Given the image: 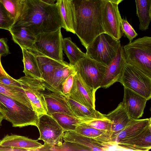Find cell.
I'll return each mask as SVG.
<instances>
[{
  "mask_svg": "<svg viewBox=\"0 0 151 151\" xmlns=\"http://www.w3.org/2000/svg\"><path fill=\"white\" fill-rule=\"evenodd\" d=\"M14 23L25 27L35 37L63 27L56 4H50L41 0H25L22 12Z\"/></svg>",
  "mask_w": 151,
  "mask_h": 151,
  "instance_id": "cell-1",
  "label": "cell"
},
{
  "mask_svg": "<svg viewBox=\"0 0 151 151\" xmlns=\"http://www.w3.org/2000/svg\"><path fill=\"white\" fill-rule=\"evenodd\" d=\"M76 19L75 34L86 48L100 34L106 33L102 21L104 0H71Z\"/></svg>",
  "mask_w": 151,
  "mask_h": 151,
  "instance_id": "cell-2",
  "label": "cell"
},
{
  "mask_svg": "<svg viewBox=\"0 0 151 151\" xmlns=\"http://www.w3.org/2000/svg\"><path fill=\"white\" fill-rule=\"evenodd\" d=\"M0 111L4 119L14 127L37 126L38 117L33 109L23 104L0 93Z\"/></svg>",
  "mask_w": 151,
  "mask_h": 151,
  "instance_id": "cell-3",
  "label": "cell"
},
{
  "mask_svg": "<svg viewBox=\"0 0 151 151\" xmlns=\"http://www.w3.org/2000/svg\"><path fill=\"white\" fill-rule=\"evenodd\" d=\"M123 48L126 62L151 78V37L139 38Z\"/></svg>",
  "mask_w": 151,
  "mask_h": 151,
  "instance_id": "cell-4",
  "label": "cell"
},
{
  "mask_svg": "<svg viewBox=\"0 0 151 151\" xmlns=\"http://www.w3.org/2000/svg\"><path fill=\"white\" fill-rule=\"evenodd\" d=\"M120 45L119 40L103 33L97 36L87 47L86 55L107 66L116 56Z\"/></svg>",
  "mask_w": 151,
  "mask_h": 151,
  "instance_id": "cell-5",
  "label": "cell"
},
{
  "mask_svg": "<svg viewBox=\"0 0 151 151\" xmlns=\"http://www.w3.org/2000/svg\"><path fill=\"white\" fill-rule=\"evenodd\" d=\"M119 82L127 88L146 98L151 97V78L126 62Z\"/></svg>",
  "mask_w": 151,
  "mask_h": 151,
  "instance_id": "cell-6",
  "label": "cell"
},
{
  "mask_svg": "<svg viewBox=\"0 0 151 151\" xmlns=\"http://www.w3.org/2000/svg\"><path fill=\"white\" fill-rule=\"evenodd\" d=\"M61 29L60 28L55 31L37 35L32 50L54 60L63 61L62 47L63 38Z\"/></svg>",
  "mask_w": 151,
  "mask_h": 151,
  "instance_id": "cell-7",
  "label": "cell"
},
{
  "mask_svg": "<svg viewBox=\"0 0 151 151\" xmlns=\"http://www.w3.org/2000/svg\"><path fill=\"white\" fill-rule=\"evenodd\" d=\"M17 80L21 84L33 109L38 117L47 114L46 103L42 93L46 89L42 81L27 75Z\"/></svg>",
  "mask_w": 151,
  "mask_h": 151,
  "instance_id": "cell-8",
  "label": "cell"
},
{
  "mask_svg": "<svg viewBox=\"0 0 151 151\" xmlns=\"http://www.w3.org/2000/svg\"><path fill=\"white\" fill-rule=\"evenodd\" d=\"M37 127L40 134L38 140H41L44 142L43 147H60L63 145L65 132L51 116L45 114L39 116Z\"/></svg>",
  "mask_w": 151,
  "mask_h": 151,
  "instance_id": "cell-9",
  "label": "cell"
},
{
  "mask_svg": "<svg viewBox=\"0 0 151 151\" xmlns=\"http://www.w3.org/2000/svg\"><path fill=\"white\" fill-rule=\"evenodd\" d=\"M106 67L86 56L75 66L76 71L82 80L96 92L100 88Z\"/></svg>",
  "mask_w": 151,
  "mask_h": 151,
  "instance_id": "cell-10",
  "label": "cell"
},
{
  "mask_svg": "<svg viewBox=\"0 0 151 151\" xmlns=\"http://www.w3.org/2000/svg\"><path fill=\"white\" fill-rule=\"evenodd\" d=\"M118 4L105 0L102 12V21L106 33L119 40L122 37L120 22L122 19Z\"/></svg>",
  "mask_w": 151,
  "mask_h": 151,
  "instance_id": "cell-11",
  "label": "cell"
},
{
  "mask_svg": "<svg viewBox=\"0 0 151 151\" xmlns=\"http://www.w3.org/2000/svg\"><path fill=\"white\" fill-rule=\"evenodd\" d=\"M95 92L76 72L69 96L68 97L89 108L95 109Z\"/></svg>",
  "mask_w": 151,
  "mask_h": 151,
  "instance_id": "cell-12",
  "label": "cell"
},
{
  "mask_svg": "<svg viewBox=\"0 0 151 151\" xmlns=\"http://www.w3.org/2000/svg\"><path fill=\"white\" fill-rule=\"evenodd\" d=\"M126 60L123 46H119L116 56L107 66L100 88H107L119 82L124 70Z\"/></svg>",
  "mask_w": 151,
  "mask_h": 151,
  "instance_id": "cell-13",
  "label": "cell"
},
{
  "mask_svg": "<svg viewBox=\"0 0 151 151\" xmlns=\"http://www.w3.org/2000/svg\"><path fill=\"white\" fill-rule=\"evenodd\" d=\"M63 139L65 143H70L83 147L89 151L109 150L114 147L111 143H104L93 138L86 137L73 131L65 132Z\"/></svg>",
  "mask_w": 151,
  "mask_h": 151,
  "instance_id": "cell-14",
  "label": "cell"
},
{
  "mask_svg": "<svg viewBox=\"0 0 151 151\" xmlns=\"http://www.w3.org/2000/svg\"><path fill=\"white\" fill-rule=\"evenodd\" d=\"M147 100L145 98L124 87V95L122 104L132 119L141 117Z\"/></svg>",
  "mask_w": 151,
  "mask_h": 151,
  "instance_id": "cell-15",
  "label": "cell"
},
{
  "mask_svg": "<svg viewBox=\"0 0 151 151\" xmlns=\"http://www.w3.org/2000/svg\"><path fill=\"white\" fill-rule=\"evenodd\" d=\"M116 146L130 150L149 151L151 149V124L135 136L117 143Z\"/></svg>",
  "mask_w": 151,
  "mask_h": 151,
  "instance_id": "cell-16",
  "label": "cell"
},
{
  "mask_svg": "<svg viewBox=\"0 0 151 151\" xmlns=\"http://www.w3.org/2000/svg\"><path fill=\"white\" fill-rule=\"evenodd\" d=\"M42 92L46 102L48 114L59 113L75 116L72 111L67 97L59 94Z\"/></svg>",
  "mask_w": 151,
  "mask_h": 151,
  "instance_id": "cell-17",
  "label": "cell"
},
{
  "mask_svg": "<svg viewBox=\"0 0 151 151\" xmlns=\"http://www.w3.org/2000/svg\"><path fill=\"white\" fill-rule=\"evenodd\" d=\"M35 55L42 81L45 86L48 83L53 72L59 67L68 63L54 60L45 56L36 50H29Z\"/></svg>",
  "mask_w": 151,
  "mask_h": 151,
  "instance_id": "cell-18",
  "label": "cell"
},
{
  "mask_svg": "<svg viewBox=\"0 0 151 151\" xmlns=\"http://www.w3.org/2000/svg\"><path fill=\"white\" fill-rule=\"evenodd\" d=\"M0 146L24 149L26 151L39 150L43 145L27 137L15 134H7L0 140Z\"/></svg>",
  "mask_w": 151,
  "mask_h": 151,
  "instance_id": "cell-19",
  "label": "cell"
},
{
  "mask_svg": "<svg viewBox=\"0 0 151 151\" xmlns=\"http://www.w3.org/2000/svg\"><path fill=\"white\" fill-rule=\"evenodd\" d=\"M76 72L75 66L68 63L59 67L53 72L48 83L45 86L46 89L49 92L64 95L62 91V83L69 75Z\"/></svg>",
  "mask_w": 151,
  "mask_h": 151,
  "instance_id": "cell-20",
  "label": "cell"
},
{
  "mask_svg": "<svg viewBox=\"0 0 151 151\" xmlns=\"http://www.w3.org/2000/svg\"><path fill=\"white\" fill-rule=\"evenodd\" d=\"M104 116L112 122V140L116 135L129 124L132 119L122 102L115 109L107 114H104Z\"/></svg>",
  "mask_w": 151,
  "mask_h": 151,
  "instance_id": "cell-21",
  "label": "cell"
},
{
  "mask_svg": "<svg viewBox=\"0 0 151 151\" xmlns=\"http://www.w3.org/2000/svg\"><path fill=\"white\" fill-rule=\"evenodd\" d=\"M63 22V28L75 34L76 19L74 5L71 0H57L56 3Z\"/></svg>",
  "mask_w": 151,
  "mask_h": 151,
  "instance_id": "cell-22",
  "label": "cell"
},
{
  "mask_svg": "<svg viewBox=\"0 0 151 151\" xmlns=\"http://www.w3.org/2000/svg\"><path fill=\"white\" fill-rule=\"evenodd\" d=\"M14 42L21 48L28 50L33 49L36 37L23 26L14 23L9 30Z\"/></svg>",
  "mask_w": 151,
  "mask_h": 151,
  "instance_id": "cell-23",
  "label": "cell"
},
{
  "mask_svg": "<svg viewBox=\"0 0 151 151\" xmlns=\"http://www.w3.org/2000/svg\"><path fill=\"white\" fill-rule=\"evenodd\" d=\"M151 124V118L141 119H132L129 124L113 139L116 143L137 134Z\"/></svg>",
  "mask_w": 151,
  "mask_h": 151,
  "instance_id": "cell-24",
  "label": "cell"
},
{
  "mask_svg": "<svg viewBox=\"0 0 151 151\" xmlns=\"http://www.w3.org/2000/svg\"><path fill=\"white\" fill-rule=\"evenodd\" d=\"M74 131L83 135L102 142L113 143L116 145V143L112 140L111 132L96 129L86 123L79 125L76 127Z\"/></svg>",
  "mask_w": 151,
  "mask_h": 151,
  "instance_id": "cell-25",
  "label": "cell"
},
{
  "mask_svg": "<svg viewBox=\"0 0 151 151\" xmlns=\"http://www.w3.org/2000/svg\"><path fill=\"white\" fill-rule=\"evenodd\" d=\"M61 126L65 132L66 131H74L76 127L79 125L86 123L96 119L79 117L66 114L55 113L51 114Z\"/></svg>",
  "mask_w": 151,
  "mask_h": 151,
  "instance_id": "cell-26",
  "label": "cell"
},
{
  "mask_svg": "<svg viewBox=\"0 0 151 151\" xmlns=\"http://www.w3.org/2000/svg\"><path fill=\"white\" fill-rule=\"evenodd\" d=\"M137 14L139 22V29H147L151 20V0H135Z\"/></svg>",
  "mask_w": 151,
  "mask_h": 151,
  "instance_id": "cell-27",
  "label": "cell"
},
{
  "mask_svg": "<svg viewBox=\"0 0 151 151\" xmlns=\"http://www.w3.org/2000/svg\"><path fill=\"white\" fill-rule=\"evenodd\" d=\"M23 54L22 60L24 65L23 72L25 75L40 80L42 79L37 61L34 54L30 51L21 48Z\"/></svg>",
  "mask_w": 151,
  "mask_h": 151,
  "instance_id": "cell-28",
  "label": "cell"
},
{
  "mask_svg": "<svg viewBox=\"0 0 151 151\" xmlns=\"http://www.w3.org/2000/svg\"><path fill=\"white\" fill-rule=\"evenodd\" d=\"M67 98L70 108L76 116L93 119L106 118L104 114L95 109L89 108L69 97Z\"/></svg>",
  "mask_w": 151,
  "mask_h": 151,
  "instance_id": "cell-29",
  "label": "cell"
},
{
  "mask_svg": "<svg viewBox=\"0 0 151 151\" xmlns=\"http://www.w3.org/2000/svg\"><path fill=\"white\" fill-rule=\"evenodd\" d=\"M63 50L68 58L70 65L75 66L80 60L86 57V53L82 52L73 42L70 37L63 38L62 43Z\"/></svg>",
  "mask_w": 151,
  "mask_h": 151,
  "instance_id": "cell-30",
  "label": "cell"
},
{
  "mask_svg": "<svg viewBox=\"0 0 151 151\" xmlns=\"http://www.w3.org/2000/svg\"><path fill=\"white\" fill-rule=\"evenodd\" d=\"M0 93L22 103L33 109L22 88L8 86L0 82Z\"/></svg>",
  "mask_w": 151,
  "mask_h": 151,
  "instance_id": "cell-31",
  "label": "cell"
},
{
  "mask_svg": "<svg viewBox=\"0 0 151 151\" xmlns=\"http://www.w3.org/2000/svg\"><path fill=\"white\" fill-rule=\"evenodd\" d=\"M0 1L9 13L15 23L22 12L25 0H0Z\"/></svg>",
  "mask_w": 151,
  "mask_h": 151,
  "instance_id": "cell-32",
  "label": "cell"
},
{
  "mask_svg": "<svg viewBox=\"0 0 151 151\" xmlns=\"http://www.w3.org/2000/svg\"><path fill=\"white\" fill-rule=\"evenodd\" d=\"M14 23L10 14L0 1V28L9 31Z\"/></svg>",
  "mask_w": 151,
  "mask_h": 151,
  "instance_id": "cell-33",
  "label": "cell"
},
{
  "mask_svg": "<svg viewBox=\"0 0 151 151\" xmlns=\"http://www.w3.org/2000/svg\"><path fill=\"white\" fill-rule=\"evenodd\" d=\"M87 124L96 129L112 133V122L106 118L101 119H93L89 122Z\"/></svg>",
  "mask_w": 151,
  "mask_h": 151,
  "instance_id": "cell-34",
  "label": "cell"
},
{
  "mask_svg": "<svg viewBox=\"0 0 151 151\" xmlns=\"http://www.w3.org/2000/svg\"><path fill=\"white\" fill-rule=\"evenodd\" d=\"M120 24L122 33L128 39L129 42H131L137 36V34L126 19H122Z\"/></svg>",
  "mask_w": 151,
  "mask_h": 151,
  "instance_id": "cell-35",
  "label": "cell"
},
{
  "mask_svg": "<svg viewBox=\"0 0 151 151\" xmlns=\"http://www.w3.org/2000/svg\"><path fill=\"white\" fill-rule=\"evenodd\" d=\"M76 72L69 75L63 82L62 85L63 93L66 97L69 96L73 86L74 77Z\"/></svg>",
  "mask_w": 151,
  "mask_h": 151,
  "instance_id": "cell-36",
  "label": "cell"
},
{
  "mask_svg": "<svg viewBox=\"0 0 151 151\" xmlns=\"http://www.w3.org/2000/svg\"><path fill=\"white\" fill-rule=\"evenodd\" d=\"M0 82L8 86L22 88L21 84L17 80L12 77L8 78L6 77L0 78Z\"/></svg>",
  "mask_w": 151,
  "mask_h": 151,
  "instance_id": "cell-37",
  "label": "cell"
},
{
  "mask_svg": "<svg viewBox=\"0 0 151 151\" xmlns=\"http://www.w3.org/2000/svg\"><path fill=\"white\" fill-rule=\"evenodd\" d=\"M6 38H0V55L5 56L10 53Z\"/></svg>",
  "mask_w": 151,
  "mask_h": 151,
  "instance_id": "cell-38",
  "label": "cell"
},
{
  "mask_svg": "<svg viewBox=\"0 0 151 151\" xmlns=\"http://www.w3.org/2000/svg\"><path fill=\"white\" fill-rule=\"evenodd\" d=\"M1 57L0 55V78L6 77L10 78L12 77L6 72L4 69L1 61Z\"/></svg>",
  "mask_w": 151,
  "mask_h": 151,
  "instance_id": "cell-39",
  "label": "cell"
},
{
  "mask_svg": "<svg viewBox=\"0 0 151 151\" xmlns=\"http://www.w3.org/2000/svg\"><path fill=\"white\" fill-rule=\"evenodd\" d=\"M41 1L48 4H53L57 0H41Z\"/></svg>",
  "mask_w": 151,
  "mask_h": 151,
  "instance_id": "cell-40",
  "label": "cell"
},
{
  "mask_svg": "<svg viewBox=\"0 0 151 151\" xmlns=\"http://www.w3.org/2000/svg\"><path fill=\"white\" fill-rule=\"evenodd\" d=\"M4 119V116L0 111V126H1V122Z\"/></svg>",
  "mask_w": 151,
  "mask_h": 151,
  "instance_id": "cell-41",
  "label": "cell"
},
{
  "mask_svg": "<svg viewBox=\"0 0 151 151\" xmlns=\"http://www.w3.org/2000/svg\"><path fill=\"white\" fill-rule=\"evenodd\" d=\"M108 1L119 4L123 0H105Z\"/></svg>",
  "mask_w": 151,
  "mask_h": 151,
  "instance_id": "cell-42",
  "label": "cell"
}]
</instances>
